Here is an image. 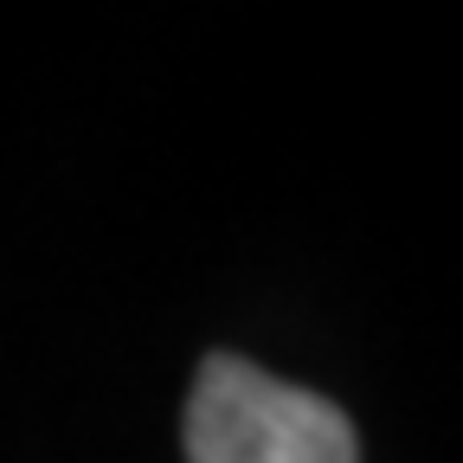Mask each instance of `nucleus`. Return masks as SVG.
I'll return each mask as SVG.
<instances>
[{
	"mask_svg": "<svg viewBox=\"0 0 463 463\" xmlns=\"http://www.w3.org/2000/svg\"><path fill=\"white\" fill-rule=\"evenodd\" d=\"M187 463H361V450L335 399L245 354H206L187 399Z\"/></svg>",
	"mask_w": 463,
	"mask_h": 463,
	"instance_id": "1",
	"label": "nucleus"
}]
</instances>
